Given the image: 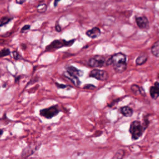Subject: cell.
<instances>
[{"label":"cell","instance_id":"cell-16","mask_svg":"<svg viewBox=\"0 0 159 159\" xmlns=\"http://www.w3.org/2000/svg\"><path fill=\"white\" fill-rule=\"evenodd\" d=\"M151 52L154 56L159 57V40L153 44L151 47Z\"/></svg>","mask_w":159,"mask_h":159},{"label":"cell","instance_id":"cell-2","mask_svg":"<svg viewBox=\"0 0 159 159\" xmlns=\"http://www.w3.org/2000/svg\"><path fill=\"white\" fill-rule=\"evenodd\" d=\"M143 124L139 120H134L130 123L129 127V132L131 135L132 140L139 139L145 131Z\"/></svg>","mask_w":159,"mask_h":159},{"label":"cell","instance_id":"cell-14","mask_svg":"<svg viewBox=\"0 0 159 159\" xmlns=\"http://www.w3.org/2000/svg\"><path fill=\"white\" fill-rule=\"evenodd\" d=\"M147 60H148V54L147 53L143 52L137 57L135 60V63L137 65H142L147 61Z\"/></svg>","mask_w":159,"mask_h":159},{"label":"cell","instance_id":"cell-17","mask_svg":"<svg viewBox=\"0 0 159 159\" xmlns=\"http://www.w3.org/2000/svg\"><path fill=\"white\" fill-rule=\"evenodd\" d=\"M125 155V151L124 150H119L111 159H122Z\"/></svg>","mask_w":159,"mask_h":159},{"label":"cell","instance_id":"cell-12","mask_svg":"<svg viewBox=\"0 0 159 159\" xmlns=\"http://www.w3.org/2000/svg\"><path fill=\"white\" fill-rule=\"evenodd\" d=\"M119 112L120 113L126 117H130L132 116L134 114L133 109L128 106H122L119 108Z\"/></svg>","mask_w":159,"mask_h":159},{"label":"cell","instance_id":"cell-15","mask_svg":"<svg viewBox=\"0 0 159 159\" xmlns=\"http://www.w3.org/2000/svg\"><path fill=\"white\" fill-rule=\"evenodd\" d=\"M130 89L133 93L135 94H140L143 95L145 94V91L143 89V88L137 84H132L130 87Z\"/></svg>","mask_w":159,"mask_h":159},{"label":"cell","instance_id":"cell-22","mask_svg":"<svg viewBox=\"0 0 159 159\" xmlns=\"http://www.w3.org/2000/svg\"><path fill=\"white\" fill-rule=\"evenodd\" d=\"M12 55H13V58L15 60H19V59L22 58V57L19 55V53L16 51H13L12 52Z\"/></svg>","mask_w":159,"mask_h":159},{"label":"cell","instance_id":"cell-3","mask_svg":"<svg viewBox=\"0 0 159 159\" xmlns=\"http://www.w3.org/2000/svg\"><path fill=\"white\" fill-rule=\"evenodd\" d=\"M60 109L58 105H53L49 107L42 109L39 111V114L40 116L47 119H50L53 117L56 116L60 112Z\"/></svg>","mask_w":159,"mask_h":159},{"label":"cell","instance_id":"cell-13","mask_svg":"<svg viewBox=\"0 0 159 159\" xmlns=\"http://www.w3.org/2000/svg\"><path fill=\"white\" fill-rule=\"evenodd\" d=\"M86 34L88 37L91 38V39H96L101 34V30L98 27H93L89 30H88Z\"/></svg>","mask_w":159,"mask_h":159},{"label":"cell","instance_id":"cell-25","mask_svg":"<svg viewBox=\"0 0 159 159\" xmlns=\"http://www.w3.org/2000/svg\"><path fill=\"white\" fill-rule=\"evenodd\" d=\"M56 86L58 88H66V85H64V84H59V83H55Z\"/></svg>","mask_w":159,"mask_h":159},{"label":"cell","instance_id":"cell-28","mask_svg":"<svg viewBox=\"0 0 159 159\" xmlns=\"http://www.w3.org/2000/svg\"><path fill=\"white\" fill-rule=\"evenodd\" d=\"M3 133H4V130L2 129H0V138L2 136V135L3 134Z\"/></svg>","mask_w":159,"mask_h":159},{"label":"cell","instance_id":"cell-11","mask_svg":"<svg viewBox=\"0 0 159 159\" xmlns=\"http://www.w3.org/2000/svg\"><path fill=\"white\" fill-rule=\"evenodd\" d=\"M65 69H66V71H68L69 73H70L71 75H73L75 76H77L78 78L83 76V71L75 68L73 66H71V65L66 66L65 67Z\"/></svg>","mask_w":159,"mask_h":159},{"label":"cell","instance_id":"cell-1","mask_svg":"<svg viewBox=\"0 0 159 159\" xmlns=\"http://www.w3.org/2000/svg\"><path fill=\"white\" fill-rule=\"evenodd\" d=\"M113 65L117 73H122L127 69V57L122 53H117L111 56L106 62V65Z\"/></svg>","mask_w":159,"mask_h":159},{"label":"cell","instance_id":"cell-18","mask_svg":"<svg viewBox=\"0 0 159 159\" xmlns=\"http://www.w3.org/2000/svg\"><path fill=\"white\" fill-rule=\"evenodd\" d=\"M47 8V6L45 3H39L37 6V11L38 12L42 13L46 11Z\"/></svg>","mask_w":159,"mask_h":159},{"label":"cell","instance_id":"cell-4","mask_svg":"<svg viewBox=\"0 0 159 159\" xmlns=\"http://www.w3.org/2000/svg\"><path fill=\"white\" fill-rule=\"evenodd\" d=\"M74 42V39L69 41L65 40H55L46 47V51H53L63 47H69L71 46Z\"/></svg>","mask_w":159,"mask_h":159},{"label":"cell","instance_id":"cell-6","mask_svg":"<svg viewBox=\"0 0 159 159\" xmlns=\"http://www.w3.org/2000/svg\"><path fill=\"white\" fill-rule=\"evenodd\" d=\"M89 77L94 78L98 80L104 81L108 80L109 74L108 73L102 70L99 69H93L89 73Z\"/></svg>","mask_w":159,"mask_h":159},{"label":"cell","instance_id":"cell-26","mask_svg":"<svg viewBox=\"0 0 159 159\" xmlns=\"http://www.w3.org/2000/svg\"><path fill=\"white\" fill-rule=\"evenodd\" d=\"M25 0H16V2L19 4H22L25 2Z\"/></svg>","mask_w":159,"mask_h":159},{"label":"cell","instance_id":"cell-21","mask_svg":"<svg viewBox=\"0 0 159 159\" xmlns=\"http://www.w3.org/2000/svg\"><path fill=\"white\" fill-rule=\"evenodd\" d=\"M96 87L93 85V84H85L84 86H83V89H94Z\"/></svg>","mask_w":159,"mask_h":159},{"label":"cell","instance_id":"cell-19","mask_svg":"<svg viewBox=\"0 0 159 159\" xmlns=\"http://www.w3.org/2000/svg\"><path fill=\"white\" fill-rule=\"evenodd\" d=\"M12 20L11 17H2V18L0 19V27L7 24L9 22H10Z\"/></svg>","mask_w":159,"mask_h":159},{"label":"cell","instance_id":"cell-23","mask_svg":"<svg viewBox=\"0 0 159 159\" xmlns=\"http://www.w3.org/2000/svg\"><path fill=\"white\" fill-rule=\"evenodd\" d=\"M30 26L29 25H25L24 26L22 27V28L21 29V32H24L30 29Z\"/></svg>","mask_w":159,"mask_h":159},{"label":"cell","instance_id":"cell-5","mask_svg":"<svg viewBox=\"0 0 159 159\" xmlns=\"http://www.w3.org/2000/svg\"><path fill=\"white\" fill-rule=\"evenodd\" d=\"M107 60L101 55H95L88 61V65L93 68H101L106 65Z\"/></svg>","mask_w":159,"mask_h":159},{"label":"cell","instance_id":"cell-7","mask_svg":"<svg viewBox=\"0 0 159 159\" xmlns=\"http://www.w3.org/2000/svg\"><path fill=\"white\" fill-rule=\"evenodd\" d=\"M135 18L136 23L140 29L146 30L149 28V22L146 16L143 15H137Z\"/></svg>","mask_w":159,"mask_h":159},{"label":"cell","instance_id":"cell-27","mask_svg":"<svg viewBox=\"0 0 159 159\" xmlns=\"http://www.w3.org/2000/svg\"><path fill=\"white\" fill-rule=\"evenodd\" d=\"M61 0H55L54 1V6H57L58 3L59 2V1H60Z\"/></svg>","mask_w":159,"mask_h":159},{"label":"cell","instance_id":"cell-8","mask_svg":"<svg viewBox=\"0 0 159 159\" xmlns=\"http://www.w3.org/2000/svg\"><path fill=\"white\" fill-rule=\"evenodd\" d=\"M40 147V144H38V143H32L28 146H27L25 148H24L22 152L21 156L22 158H27L29 157L30 155L33 154Z\"/></svg>","mask_w":159,"mask_h":159},{"label":"cell","instance_id":"cell-9","mask_svg":"<svg viewBox=\"0 0 159 159\" xmlns=\"http://www.w3.org/2000/svg\"><path fill=\"white\" fill-rule=\"evenodd\" d=\"M149 92L151 98L153 99H157L159 97V82L156 81L153 86H151Z\"/></svg>","mask_w":159,"mask_h":159},{"label":"cell","instance_id":"cell-10","mask_svg":"<svg viewBox=\"0 0 159 159\" xmlns=\"http://www.w3.org/2000/svg\"><path fill=\"white\" fill-rule=\"evenodd\" d=\"M63 75L64 77H65L66 79H68V80H70L74 85L76 86H78L80 85L81 84V81L79 79L78 77L77 76H75L73 75H71L70 73H69L68 71H65L63 73Z\"/></svg>","mask_w":159,"mask_h":159},{"label":"cell","instance_id":"cell-24","mask_svg":"<svg viewBox=\"0 0 159 159\" xmlns=\"http://www.w3.org/2000/svg\"><path fill=\"white\" fill-rule=\"evenodd\" d=\"M55 30H56L57 32H61V27L60 26L58 22H57L56 24H55Z\"/></svg>","mask_w":159,"mask_h":159},{"label":"cell","instance_id":"cell-20","mask_svg":"<svg viewBox=\"0 0 159 159\" xmlns=\"http://www.w3.org/2000/svg\"><path fill=\"white\" fill-rule=\"evenodd\" d=\"M10 53H11V52L9 48H3L2 50H0V58L2 57H6V56L9 55Z\"/></svg>","mask_w":159,"mask_h":159}]
</instances>
